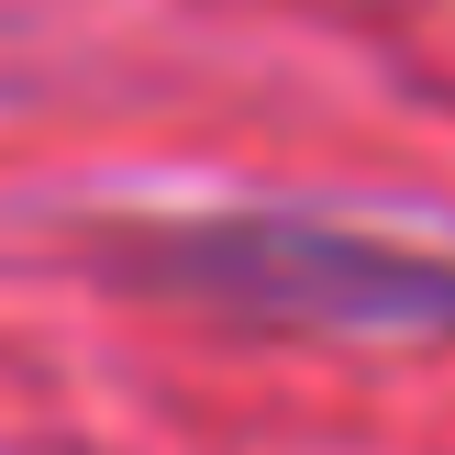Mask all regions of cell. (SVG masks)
Segmentation results:
<instances>
[{
    "label": "cell",
    "mask_w": 455,
    "mask_h": 455,
    "mask_svg": "<svg viewBox=\"0 0 455 455\" xmlns=\"http://www.w3.org/2000/svg\"><path fill=\"white\" fill-rule=\"evenodd\" d=\"M145 278L200 289L256 323H323V333H455V256H411L333 222H178L145 244Z\"/></svg>",
    "instance_id": "1"
}]
</instances>
